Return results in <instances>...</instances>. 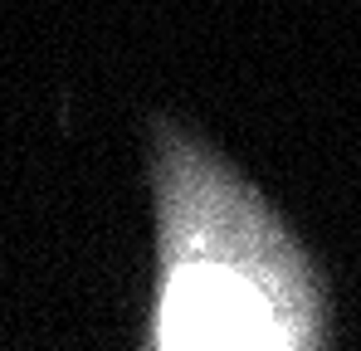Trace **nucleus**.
I'll return each mask as SVG.
<instances>
[{
  "label": "nucleus",
  "instance_id": "f257e3e1",
  "mask_svg": "<svg viewBox=\"0 0 361 351\" xmlns=\"http://www.w3.org/2000/svg\"><path fill=\"white\" fill-rule=\"evenodd\" d=\"M161 292L152 347L288 351L327 337L322 288L269 205L200 142L166 132L157 152Z\"/></svg>",
  "mask_w": 361,
  "mask_h": 351
}]
</instances>
